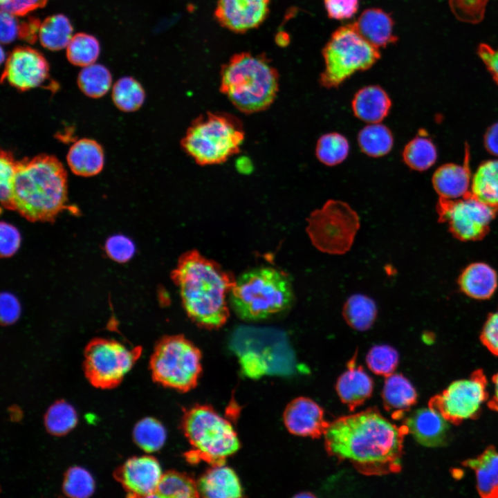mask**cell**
<instances>
[{
	"mask_svg": "<svg viewBox=\"0 0 498 498\" xmlns=\"http://www.w3.org/2000/svg\"><path fill=\"white\" fill-rule=\"evenodd\" d=\"M407 434L404 424L398 427L376 407H369L330 423L324 435V448L330 456L350 463L364 475H386L401 470Z\"/></svg>",
	"mask_w": 498,
	"mask_h": 498,
	"instance_id": "1",
	"label": "cell"
},
{
	"mask_svg": "<svg viewBox=\"0 0 498 498\" xmlns=\"http://www.w3.org/2000/svg\"><path fill=\"white\" fill-rule=\"evenodd\" d=\"M172 279L187 315L194 323L208 329L225 324L230 314L227 297L236 280L231 273L192 250L178 259Z\"/></svg>",
	"mask_w": 498,
	"mask_h": 498,
	"instance_id": "2",
	"label": "cell"
},
{
	"mask_svg": "<svg viewBox=\"0 0 498 498\" xmlns=\"http://www.w3.org/2000/svg\"><path fill=\"white\" fill-rule=\"evenodd\" d=\"M67 174L55 156L17 160L14 210L33 222L53 221L68 205Z\"/></svg>",
	"mask_w": 498,
	"mask_h": 498,
	"instance_id": "3",
	"label": "cell"
},
{
	"mask_svg": "<svg viewBox=\"0 0 498 498\" xmlns=\"http://www.w3.org/2000/svg\"><path fill=\"white\" fill-rule=\"evenodd\" d=\"M220 91L239 111L261 112L274 102L279 74L264 56L250 52L232 55L221 71Z\"/></svg>",
	"mask_w": 498,
	"mask_h": 498,
	"instance_id": "4",
	"label": "cell"
},
{
	"mask_svg": "<svg viewBox=\"0 0 498 498\" xmlns=\"http://www.w3.org/2000/svg\"><path fill=\"white\" fill-rule=\"evenodd\" d=\"M288 277L273 267H258L241 274L229 295L236 315L246 321H259L288 309L293 302Z\"/></svg>",
	"mask_w": 498,
	"mask_h": 498,
	"instance_id": "5",
	"label": "cell"
},
{
	"mask_svg": "<svg viewBox=\"0 0 498 498\" xmlns=\"http://www.w3.org/2000/svg\"><path fill=\"white\" fill-rule=\"evenodd\" d=\"M241 122L225 112H207L192 122L181 139L183 151L199 165L221 164L240 151Z\"/></svg>",
	"mask_w": 498,
	"mask_h": 498,
	"instance_id": "6",
	"label": "cell"
},
{
	"mask_svg": "<svg viewBox=\"0 0 498 498\" xmlns=\"http://www.w3.org/2000/svg\"><path fill=\"white\" fill-rule=\"evenodd\" d=\"M324 68L320 83L338 87L358 71L370 68L380 59L378 48L365 40L352 24L335 30L322 50Z\"/></svg>",
	"mask_w": 498,
	"mask_h": 498,
	"instance_id": "7",
	"label": "cell"
},
{
	"mask_svg": "<svg viewBox=\"0 0 498 498\" xmlns=\"http://www.w3.org/2000/svg\"><path fill=\"white\" fill-rule=\"evenodd\" d=\"M182 428L194 454L212 465L224 464L239 448L232 425L210 406L196 405L185 412Z\"/></svg>",
	"mask_w": 498,
	"mask_h": 498,
	"instance_id": "8",
	"label": "cell"
},
{
	"mask_svg": "<svg viewBox=\"0 0 498 498\" xmlns=\"http://www.w3.org/2000/svg\"><path fill=\"white\" fill-rule=\"evenodd\" d=\"M149 368L155 382L186 392L197 385L202 371L201 353L183 335H167L156 343Z\"/></svg>",
	"mask_w": 498,
	"mask_h": 498,
	"instance_id": "9",
	"label": "cell"
},
{
	"mask_svg": "<svg viewBox=\"0 0 498 498\" xmlns=\"http://www.w3.org/2000/svg\"><path fill=\"white\" fill-rule=\"evenodd\" d=\"M306 232L312 244L330 255L349 250L360 228L358 213L346 202L329 199L306 218Z\"/></svg>",
	"mask_w": 498,
	"mask_h": 498,
	"instance_id": "10",
	"label": "cell"
},
{
	"mask_svg": "<svg viewBox=\"0 0 498 498\" xmlns=\"http://www.w3.org/2000/svg\"><path fill=\"white\" fill-rule=\"evenodd\" d=\"M141 351L139 347L129 349L115 340L93 338L84 351L85 376L96 388H114L131 369Z\"/></svg>",
	"mask_w": 498,
	"mask_h": 498,
	"instance_id": "11",
	"label": "cell"
},
{
	"mask_svg": "<svg viewBox=\"0 0 498 498\" xmlns=\"http://www.w3.org/2000/svg\"><path fill=\"white\" fill-rule=\"evenodd\" d=\"M439 219L445 223L453 235L463 241H475L483 237L496 212L470 191L456 199L439 198L437 203Z\"/></svg>",
	"mask_w": 498,
	"mask_h": 498,
	"instance_id": "12",
	"label": "cell"
},
{
	"mask_svg": "<svg viewBox=\"0 0 498 498\" xmlns=\"http://www.w3.org/2000/svg\"><path fill=\"white\" fill-rule=\"evenodd\" d=\"M486 385L483 372L474 371L468 378L450 383L441 394L430 400L429 405L438 409L450 422L459 423L477 414L487 398Z\"/></svg>",
	"mask_w": 498,
	"mask_h": 498,
	"instance_id": "13",
	"label": "cell"
},
{
	"mask_svg": "<svg viewBox=\"0 0 498 498\" xmlns=\"http://www.w3.org/2000/svg\"><path fill=\"white\" fill-rule=\"evenodd\" d=\"M49 77V66L36 50L21 46L15 48L6 60L2 80L25 91L41 86Z\"/></svg>",
	"mask_w": 498,
	"mask_h": 498,
	"instance_id": "14",
	"label": "cell"
},
{
	"mask_svg": "<svg viewBox=\"0 0 498 498\" xmlns=\"http://www.w3.org/2000/svg\"><path fill=\"white\" fill-rule=\"evenodd\" d=\"M162 475L157 459L148 455L128 459L113 474L131 497H155Z\"/></svg>",
	"mask_w": 498,
	"mask_h": 498,
	"instance_id": "15",
	"label": "cell"
},
{
	"mask_svg": "<svg viewBox=\"0 0 498 498\" xmlns=\"http://www.w3.org/2000/svg\"><path fill=\"white\" fill-rule=\"evenodd\" d=\"M270 0H218L214 16L222 27L243 33L266 20Z\"/></svg>",
	"mask_w": 498,
	"mask_h": 498,
	"instance_id": "16",
	"label": "cell"
},
{
	"mask_svg": "<svg viewBox=\"0 0 498 498\" xmlns=\"http://www.w3.org/2000/svg\"><path fill=\"white\" fill-rule=\"evenodd\" d=\"M283 420L290 433L312 439L324 436L330 425L324 418L323 409L312 399L304 396L292 400L286 405Z\"/></svg>",
	"mask_w": 498,
	"mask_h": 498,
	"instance_id": "17",
	"label": "cell"
},
{
	"mask_svg": "<svg viewBox=\"0 0 498 498\" xmlns=\"http://www.w3.org/2000/svg\"><path fill=\"white\" fill-rule=\"evenodd\" d=\"M403 424L414 439L427 448H437L448 444L450 434V421L436 408L429 405L413 412Z\"/></svg>",
	"mask_w": 498,
	"mask_h": 498,
	"instance_id": "18",
	"label": "cell"
},
{
	"mask_svg": "<svg viewBox=\"0 0 498 498\" xmlns=\"http://www.w3.org/2000/svg\"><path fill=\"white\" fill-rule=\"evenodd\" d=\"M356 353L348 362L347 369L338 378L337 394L342 403L353 411L372 395L374 381L362 366L356 365Z\"/></svg>",
	"mask_w": 498,
	"mask_h": 498,
	"instance_id": "19",
	"label": "cell"
},
{
	"mask_svg": "<svg viewBox=\"0 0 498 498\" xmlns=\"http://www.w3.org/2000/svg\"><path fill=\"white\" fill-rule=\"evenodd\" d=\"M468 149L466 147L462 165L447 163L434 172L432 182L439 198L456 199L463 197L470 191L471 176Z\"/></svg>",
	"mask_w": 498,
	"mask_h": 498,
	"instance_id": "20",
	"label": "cell"
},
{
	"mask_svg": "<svg viewBox=\"0 0 498 498\" xmlns=\"http://www.w3.org/2000/svg\"><path fill=\"white\" fill-rule=\"evenodd\" d=\"M352 24L365 40L378 49L398 40L394 33L392 18L381 9L364 10Z\"/></svg>",
	"mask_w": 498,
	"mask_h": 498,
	"instance_id": "21",
	"label": "cell"
},
{
	"mask_svg": "<svg viewBox=\"0 0 498 498\" xmlns=\"http://www.w3.org/2000/svg\"><path fill=\"white\" fill-rule=\"evenodd\" d=\"M391 104L389 95L378 85L361 88L351 101L354 116L369 124L382 122L389 115Z\"/></svg>",
	"mask_w": 498,
	"mask_h": 498,
	"instance_id": "22",
	"label": "cell"
},
{
	"mask_svg": "<svg viewBox=\"0 0 498 498\" xmlns=\"http://www.w3.org/2000/svg\"><path fill=\"white\" fill-rule=\"evenodd\" d=\"M66 160L71 171L75 175L84 177L95 176L104 167L103 148L95 140L81 138L70 147Z\"/></svg>",
	"mask_w": 498,
	"mask_h": 498,
	"instance_id": "23",
	"label": "cell"
},
{
	"mask_svg": "<svg viewBox=\"0 0 498 498\" xmlns=\"http://www.w3.org/2000/svg\"><path fill=\"white\" fill-rule=\"evenodd\" d=\"M382 400L391 418L400 420L416 403L417 393L407 378L400 374H392L385 380Z\"/></svg>",
	"mask_w": 498,
	"mask_h": 498,
	"instance_id": "24",
	"label": "cell"
},
{
	"mask_svg": "<svg viewBox=\"0 0 498 498\" xmlns=\"http://www.w3.org/2000/svg\"><path fill=\"white\" fill-rule=\"evenodd\" d=\"M200 495L211 498L242 496L239 480L233 470L224 464L212 465L197 481Z\"/></svg>",
	"mask_w": 498,
	"mask_h": 498,
	"instance_id": "25",
	"label": "cell"
},
{
	"mask_svg": "<svg viewBox=\"0 0 498 498\" xmlns=\"http://www.w3.org/2000/svg\"><path fill=\"white\" fill-rule=\"evenodd\" d=\"M461 290L468 296L485 299L490 297L497 286V275L489 265L478 262L469 265L461 274Z\"/></svg>",
	"mask_w": 498,
	"mask_h": 498,
	"instance_id": "26",
	"label": "cell"
},
{
	"mask_svg": "<svg viewBox=\"0 0 498 498\" xmlns=\"http://www.w3.org/2000/svg\"><path fill=\"white\" fill-rule=\"evenodd\" d=\"M476 474L477 489L484 498L498 497V451L488 448L482 454L464 462Z\"/></svg>",
	"mask_w": 498,
	"mask_h": 498,
	"instance_id": "27",
	"label": "cell"
},
{
	"mask_svg": "<svg viewBox=\"0 0 498 498\" xmlns=\"http://www.w3.org/2000/svg\"><path fill=\"white\" fill-rule=\"evenodd\" d=\"M470 192L498 212V159L484 161L478 167L471 181Z\"/></svg>",
	"mask_w": 498,
	"mask_h": 498,
	"instance_id": "28",
	"label": "cell"
},
{
	"mask_svg": "<svg viewBox=\"0 0 498 498\" xmlns=\"http://www.w3.org/2000/svg\"><path fill=\"white\" fill-rule=\"evenodd\" d=\"M376 302L362 294L351 295L344 302L342 315L345 322L352 329L358 331L369 330L377 317Z\"/></svg>",
	"mask_w": 498,
	"mask_h": 498,
	"instance_id": "29",
	"label": "cell"
},
{
	"mask_svg": "<svg viewBox=\"0 0 498 498\" xmlns=\"http://www.w3.org/2000/svg\"><path fill=\"white\" fill-rule=\"evenodd\" d=\"M358 143L365 154L379 158L390 152L394 146V136L386 125L380 122L371 123L359 131Z\"/></svg>",
	"mask_w": 498,
	"mask_h": 498,
	"instance_id": "30",
	"label": "cell"
},
{
	"mask_svg": "<svg viewBox=\"0 0 498 498\" xmlns=\"http://www.w3.org/2000/svg\"><path fill=\"white\" fill-rule=\"evenodd\" d=\"M73 34L68 19L62 14L49 16L40 24L38 37L41 44L50 50L67 47Z\"/></svg>",
	"mask_w": 498,
	"mask_h": 498,
	"instance_id": "31",
	"label": "cell"
},
{
	"mask_svg": "<svg viewBox=\"0 0 498 498\" xmlns=\"http://www.w3.org/2000/svg\"><path fill=\"white\" fill-rule=\"evenodd\" d=\"M421 133L412 139L405 146L402 157L410 169L418 172L428 169L436 162L437 151L433 142L425 133Z\"/></svg>",
	"mask_w": 498,
	"mask_h": 498,
	"instance_id": "32",
	"label": "cell"
},
{
	"mask_svg": "<svg viewBox=\"0 0 498 498\" xmlns=\"http://www.w3.org/2000/svg\"><path fill=\"white\" fill-rule=\"evenodd\" d=\"M199 496L197 482L190 476L174 470L163 474L155 494L156 497L193 498Z\"/></svg>",
	"mask_w": 498,
	"mask_h": 498,
	"instance_id": "33",
	"label": "cell"
},
{
	"mask_svg": "<svg viewBox=\"0 0 498 498\" xmlns=\"http://www.w3.org/2000/svg\"><path fill=\"white\" fill-rule=\"evenodd\" d=\"M111 98L119 110L133 112L142 106L145 100V92L136 80L131 77H123L114 84Z\"/></svg>",
	"mask_w": 498,
	"mask_h": 498,
	"instance_id": "34",
	"label": "cell"
},
{
	"mask_svg": "<svg viewBox=\"0 0 498 498\" xmlns=\"http://www.w3.org/2000/svg\"><path fill=\"white\" fill-rule=\"evenodd\" d=\"M112 76L110 71L103 65L93 64L81 70L77 76V85L86 96L99 98L110 89Z\"/></svg>",
	"mask_w": 498,
	"mask_h": 498,
	"instance_id": "35",
	"label": "cell"
},
{
	"mask_svg": "<svg viewBox=\"0 0 498 498\" xmlns=\"http://www.w3.org/2000/svg\"><path fill=\"white\" fill-rule=\"evenodd\" d=\"M349 149V142L344 135L331 132L319 138L315 147V156L322 164L335 166L347 158Z\"/></svg>",
	"mask_w": 498,
	"mask_h": 498,
	"instance_id": "36",
	"label": "cell"
},
{
	"mask_svg": "<svg viewBox=\"0 0 498 498\" xmlns=\"http://www.w3.org/2000/svg\"><path fill=\"white\" fill-rule=\"evenodd\" d=\"M100 51V44L95 37L80 33L73 35L68 44L66 57L72 64L85 67L94 64Z\"/></svg>",
	"mask_w": 498,
	"mask_h": 498,
	"instance_id": "37",
	"label": "cell"
},
{
	"mask_svg": "<svg viewBox=\"0 0 498 498\" xmlns=\"http://www.w3.org/2000/svg\"><path fill=\"white\" fill-rule=\"evenodd\" d=\"M133 438L142 450L147 452H153L160 449L165 443L166 431L158 420L146 417L135 425Z\"/></svg>",
	"mask_w": 498,
	"mask_h": 498,
	"instance_id": "38",
	"label": "cell"
},
{
	"mask_svg": "<svg viewBox=\"0 0 498 498\" xmlns=\"http://www.w3.org/2000/svg\"><path fill=\"white\" fill-rule=\"evenodd\" d=\"M77 421V414L74 408L62 400L51 405L44 415L46 430L55 436L68 433L75 426Z\"/></svg>",
	"mask_w": 498,
	"mask_h": 498,
	"instance_id": "39",
	"label": "cell"
},
{
	"mask_svg": "<svg viewBox=\"0 0 498 498\" xmlns=\"http://www.w3.org/2000/svg\"><path fill=\"white\" fill-rule=\"evenodd\" d=\"M398 362V352L389 344L372 347L366 356V363L369 369L375 374L385 377L393 374Z\"/></svg>",
	"mask_w": 498,
	"mask_h": 498,
	"instance_id": "40",
	"label": "cell"
},
{
	"mask_svg": "<svg viewBox=\"0 0 498 498\" xmlns=\"http://www.w3.org/2000/svg\"><path fill=\"white\" fill-rule=\"evenodd\" d=\"M17 160L9 151L1 150L0 155V199L1 205L14 210L13 196Z\"/></svg>",
	"mask_w": 498,
	"mask_h": 498,
	"instance_id": "41",
	"label": "cell"
},
{
	"mask_svg": "<svg viewBox=\"0 0 498 498\" xmlns=\"http://www.w3.org/2000/svg\"><path fill=\"white\" fill-rule=\"evenodd\" d=\"M62 489L64 493L70 497H88L93 492L94 481L84 468L71 467L64 474Z\"/></svg>",
	"mask_w": 498,
	"mask_h": 498,
	"instance_id": "42",
	"label": "cell"
},
{
	"mask_svg": "<svg viewBox=\"0 0 498 498\" xmlns=\"http://www.w3.org/2000/svg\"><path fill=\"white\" fill-rule=\"evenodd\" d=\"M489 0H448L455 17L463 22L478 24L485 15Z\"/></svg>",
	"mask_w": 498,
	"mask_h": 498,
	"instance_id": "43",
	"label": "cell"
},
{
	"mask_svg": "<svg viewBox=\"0 0 498 498\" xmlns=\"http://www.w3.org/2000/svg\"><path fill=\"white\" fill-rule=\"evenodd\" d=\"M105 251L111 259L118 262H125L133 255L135 246L127 237L114 235L106 241Z\"/></svg>",
	"mask_w": 498,
	"mask_h": 498,
	"instance_id": "44",
	"label": "cell"
},
{
	"mask_svg": "<svg viewBox=\"0 0 498 498\" xmlns=\"http://www.w3.org/2000/svg\"><path fill=\"white\" fill-rule=\"evenodd\" d=\"M329 18L336 20L347 19L358 11L359 0H324Z\"/></svg>",
	"mask_w": 498,
	"mask_h": 498,
	"instance_id": "45",
	"label": "cell"
},
{
	"mask_svg": "<svg viewBox=\"0 0 498 498\" xmlns=\"http://www.w3.org/2000/svg\"><path fill=\"white\" fill-rule=\"evenodd\" d=\"M481 340L491 353L498 356V309L488 317L481 331Z\"/></svg>",
	"mask_w": 498,
	"mask_h": 498,
	"instance_id": "46",
	"label": "cell"
},
{
	"mask_svg": "<svg viewBox=\"0 0 498 498\" xmlns=\"http://www.w3.org/2000/svg\"><path fill=\"white\" fill-rule=\"evenodd\" d=\"M20 234L13 225L1 223V255L2 257H10L18 249L20 243Z\"/></svg>",
	"mask_w": 498,
	"mask_h": 498,
	"instance_id": "47",
	"label": "cell"
},
{
	"mask_svg": "<svg viewBox=\"0 0 498 498\" xmlns=\"http://www.w3.org/2000/svg\"><path fill=\"white\" fill-rule=\"evenodd\" d=\"M1 10L16 16H24L30 11L45 6L48 0H0Z\"/></svg>",
	"mask_w": 498,
	"mask_h": 498,
	"instance_id": "48",
	"label": "cell"
},
{
	"mask_svg": "<svg viewBox=\"0 0 498 498\" xmlns=\"http://www.w3.org/2000/svg\"><path fill=\"white\" fill-rule=\"evenodd\" d=\"M17 16L1 10V35L2 44H8L19 36V24Z\"/></svg>",
	"mask_w": 498,
	"mask_h": 498,
	"instance_id": "49",
	"label": "cell"
},
{
	"mask_svg": "<svg viewBox=\"0 0 498 498\" xmlns=\"http://www.w3.org/2000/svg\"><path fill=\"white\" fill-rule=\"evenodd\" d=\"M477 55L498 84V47L495 48L487 44L481 43L478 46Z\"/></svg>",
	"mask_w": 498,
	"mask_h": 498,
	"instance_id": "50",
	"label": "cell"
},
{
	"mask_svg": "<svg viewBox=\"0 0 498 498\" xmlns=\"http://www.w3.org/2000/svg\"><path fill=\"white\" fill-rule=\"evenodd\" d=\"M1 299V320L6 324L11 323L19 316V303L15 297L8 293L2 294Z\"/></svg>",
	"mask_w": 498,
	"mask_h": 498,
	"instance_id": "51",
	"label": "cell"
},
{
	"mask_svg": "<svg viewBox=\"0 0 498 498\" xmlns=\"http://www.w3.org/2000/svg\"><path fill=\"white\" fill-rule=\"evenodd\" d=\"M39 21L35 19H29L19 24V37L28 42H34L39 33Z\"/></svg>",
	"mask_w": 498,
	"mask_h": 498,
	"instance_id": "52",
	"label": "cell"
},
{
	"mask_svg": "<svg viewBox=\"0 0 498 498\" xmlns=\"http://www.w3.org/2000/svg\"><path fill=\"white\" fill-rule=\"evenodd\" d=\"M483 143L488 152L498 156V122L488 128L484 134Z\"/></svg>",
	"mask_w": 498,
	"mask_h": 498,
	"instance_id": "53",
	"label": "cell"
},
{
	"mask_svg": "<svg viewBox=\"0 0 498 498\" xmlns=\"http://www.w3.org/2000/svg\"><path fill=\"white\" fill-rule=\"evenodd\" d=\"M492 380L495 386V392L493 398L489 402L488 405L491 409L498 412V373L493 376Z\"/></svg>",
	"mask_w": 498,
	"mask_h": 498,
	"instance_id": "54",
	"label": "cell"
},
{
	"mask_svg": "<svg viewBox=\"0 0 498 498\" xmlns=\"http://www.w3.org/2000/svg\"><path fill=\"white\" fill-rule=\"evenodd\" d=\"M295 497H315V495L311 492L309 493L308 492H304L301 494H297V495H295Z\"/></svg>",
	"mask_w": 498,
	"mask_h": 498,
	"instance_id": "55",
	"label": "cell"
},
{
	"mask_svg": "<svg viewBox=\"0 0 498 498\" xmlns=\"http://www.w3.org/2000/svg\"><path fill=\"white\" fill-rule=\"evenodd\" d=\"M4 57H5V56H4V55H3V48H1V62H3V58H4Z\"/></svg>",
	"mask_w": 498,
	"mask_h": 498,
	"instance_id": "56",
	"label": "cell"
}]
</instances>
